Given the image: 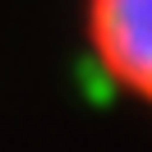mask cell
Returning <instances> with one entry per match:
<instances>
[{
	"label": "cell",
	"instance_id": "1",
	"mask_svg": "<svg viewBox=\"0 0 152 152\" xmlns=\"http://www.w3.org/2000/svg\"><path fill=\"white\" fill-rule=\"evenodd\" d=\"M83 23L97 74L152 106V0H88Z\"/></svg>",
	"mask_w": 152,
	"mask_h": 152
}]
</instances>
